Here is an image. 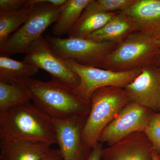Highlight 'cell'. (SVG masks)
Listing matches in <instances>:
<instances>
[{"label": "cell", "instance_id": "obj_1", "mask_svg": "<svg viewBox=\"0 0 160 160\" xmlns=\"http://www.w3.org/2000/svg\"><path fill=\"white\" fill-rule=\"evenodd\" d=\"M12 83L23 87L35 106L52 118L63 119L87 115L90 111V101L82 99L74 94L72 89L55 80L45 82L25 78Z\"/></svg>", "mask_w": 160, "mask_h": 160}, {"label": "cell", "instance_id": "obj_2", "mask_svg": "<svg viewBox=\"0 0 160 160\" xmlns=\"http://www.w3.org/2000/svg\"><path fill=\"white\" fill-rule=\"evenodd\" d=\"M57 144L52 118L30 102L0 113V141Z\"/></svg>", "mask_w": 160, "mask_h": 160}, {"label": "cell", "instance_id": "obj_3", "mask_svg": "<svg viewBox=\"0 0 160 160\" xmlns=\"http://www.w3.org/2000/svg\"><path fill=\"white\" fill-rule=\"evenodd\" d=\"M160 66V47L157 41L138 31L106 57L102 69L127 72Z\"/></svg>", "mask_w": 160, "mask_h": 160}, {"label": "cell", "instance_id": "obj_4", "mask_svg": "<svg viewBox=\"0 0 160 160\" xmlns=\"http://www.w3.org/2000/svg\"><path fill=\"white\" fill-rule=\"evenodd\" d=\"M91 107L82 132L83 142L92 148L100 134L129 102L124 88L107 86L97 89L90 98Z\"/></svg>", "mask_w": 160, "mask_h": 160}, {"label": "cell", "instance_id": "obj_5", "mask_svg": "<svg viewBox=\"0 0 160 160\" xmlns=\"http://www.w3.org/2000/svg\"><path fill=\"white\" fill-rule=\"evenodd\" d=\"M30 15L26 22L10 36L2 46V55L9 56L27 53L30 46L42 36L51 24L57 22L61 7L53 6L48 0H29Z\"/></svg>", "mask_w": 160, "mask_h": 160}, {"label": "cell", "instance_id": "obj_6", "mask_svg": "<svg viewBox=\"0 0 160 160\" xmlns=\"http://www.w3.org/2000/svg\"><path fill=\"white\" fill-rule=\"evenodd\" d=\"M46 39L50 47L63 59H72L81 65L101 69L106 57L118 45L87 38H62L50 35H47Z\"/></svg>", "mask_w": 160, "mask_h": 160}, {"label": "cell", "instance_id": "obj_7", "mask_svg": "<svg viewBox=\"0 0 160 160\" xmlns=\"http://www.w3.org/2000/svg\"><path fill=\"white\" fill-rule=\"evenodd\" d=\"M68 67L79 78L78 87L72 89L74 94L83 100L89 101L97 89L107 86L124 88L142 72L138 69L127 72H115L104 69L84 66L72 59H65Z\"/></svg>", "mask_w": 160, "mask_h": 160}, {"label": "cell", "instance_id": "obj_8", "mask_svg": "<svg viewBox=\"0 0 160 160\" xmlns=\"http://www.w3.org/2000/svg\"><path fill=\"white\" fill-rule=\"evenodd\" d=\"M23 62L45 70L52 79L72 89L79 85V78L50 47L42 35L29 47Z\"/></svg>", "mask_w": 160, "mask_h": 160}, {"label": "cell", "instance_id": "obj_9", "mask_svg": "<svg viewBox=\"0 0 160 160\" xmlns=\"http://www.w3.org/2000/svg\"><path fill=\"white\" fill-rule=\"evenodd\" d=\"M154 112L129 102L100 134L98 142L112 146L129 135L144 131Z\"/></svg>", "mask_w": 160, "mask_h": 160}, {"label": "cell", "instance_id": "obj_10", "mask_svg": "<svg viewBox=\"0 0 160 160\" xmlns=\"http://www.w3.org/2000/svg\"><path fill=\"white\" fill-rule=\"evenodd\" d=\"M87 115L63 119L52 118L57 144L64 160H87L92 148L85 145L82 132Z\"/></svg>", "mask_w": 160, "mask_h": 160}, {"label": "cell", "instance_id": "obj_11", "mask_svg": "<svg viewBox=\"0 0 160 160\" xmlns=\"http://www.w3.org/2000/svg\"><path fill=\"white\" fill-rule=\"evenodd\" d=\"M129 102L160 112V69L152 66L142 69L140 74L124 88Z\"/></svg>", "mask_w": 160, "mask_h": 160}, {"label": "cell", "instance_id": "obj_12", "mask_svg": "<svg viewBox=\"0 0 160 160\" xmlns=\"http://www.w3.org/2000/svg\"><path fill=\"white\" fill-rule=\"evenodd\" d=\"M152 144L143 131L136 132L103 148L102 160H152Z\"/></svg>", "mask_w": 160, "mask_h": 160}, {"label": "cell", "instance_id": "obj_13", "mask_svg": "<svg viewBox=\"0 0 160 160\" xmlns=\"http://www.w3.org/2000/svg\"><path fill=\"white\" fill-rule=\"evenodd\" d=\"M125 12L134 20L138 31L156 41L160 39V0H137Z\"/></svg>", "mask_w": 160, "mask_h": 160}, {"label": "cell", "instance_id": "obj_14", "mask_svg": "<svg viewBox=\"0 0 160 160\" xmlns=\"http://www.w3.org/2000/svg\"><path fill=\"white\" fill-rule=\"evenodd\" d=\"M52 145L29 140L0 141V160H40Z\"/></svg>", "mask_w": 160, "mask_h": 160}, {"label": "cell", "instance_id": "obj_15", "mask_svg": "<svg viewBox=\"0 0 160 160\" xmlns=\"http://www.w3.org/2000/svg\"><path fill=\"white\" fill-rule=\"evenodd\" d=\"M138 31L132 18L125 12H118L106 25L86 38L94 42H109L119 45Z\"/></svg>", "mask_w": 160, "mask_h": 160}, {"label": "cell", "instance_id": "obj_16", "mask_svg": "<svg viewBox=\"0 0 160 160\" xmlns=\"http://www.w3.org/2000/svg\"><path fill=\"white\" fill-rule=\"evenodd\" d=\"M117 12L108 13L84 10L68 32V38H86L106 25Z\"/></svg>", "mask_w": 160, "mask_h": 160}, {"label": "cell", "instance_id": "obj_17", "mask_svg": "<svg viewBox=\"0 0 160 160\" xmlns=\"http://www.w3.org/2000/svg\"><path fill=\"white\" fill-rule=\"evenodd\" d=\"M91 0H66L61 6L59 16L52 28L55 37L68 33Z\"/></svg>", "mask_w": 160, "mask_h": 160}, {"label": "cell", "instance_id": "obj_18", "mask_svg": "<svg viewBox=\"0 0 160 160\" xmlns=\"http://www.w3.org/2000/svg\"><path fill=\"white\" fill-rule=\"evenodd\" d=\"M37 67L6 56H0V82H13L16 80L30 78L38 72Z\"/></svg>", "mask_w": 160, "mask_h": 160}, {"label": "cell", "instance_id": "obj_19", "mask_svg": "<svg viewBox=\"0 0 160 160\" xmlns=\"http://www.w3.org/2000/svg\"><path fill=\"white\" fill-rule=\"evenodd\" d=\"M31 10V4L27 0L26 5L20 9L0 13V46L26 22Z\"/></svg>", "mask_w": 160, "mask_h": 160}, {"label": "cell", "instance_id": "obj_20", "mask_svg": "<svg viewBox=\"0 0 160 160\" xmlns=\"http://www.w3.org/2000/svg\"><path fill=\"white\" fill-rule=\"evenodd\" d=\"M30 101L27 92L20 85L0 82V113Z\"/></svg>", "mask_w": 160, "mask_h": 160}, {"label": "cell", "instance_id": "obj_21", "mask_svg": "<svg viewBox=\"0 0 160 160\" xmlns=\"http://www.w3.org/2000/svg\"><path fill=\"white\" fill-rule=\"evenodd\" d=\"M137 0H91L84 10L104 12H125Z\"/></svg>", "mask_w": 160, "mask_h": 160}, {"label": "cell", "instance_id": "obj_22", "mask_svg": "<svg viewBox=\"0 0 160 160\" xmlns=\"http://www.w3.org/2000/svg\"><path fill=\"white\" fill-rule=\"evenodd\" d=\"M154 150L160 155V112H154L144 130Z\"/></svg>", "mask_w": 160, "mask_h": 160}, {"label": "cell", "instance_id": "obj_23", "mask_svg": "<svg viewBox=\"0 0 160 160\" xmlns=\"http://www.w3.org/2000/svg\"><path fill=\"white\" fill-rule=\"evenodd\" d=\"M27 2V0H1L0 13L18 10L24 7Z\"/></svg>", "mask_w": 160, "mask_h": 160}, {"label": "cell", "instance_id": "obj_24", "mask_svg": "<svg viewBox=\"0 0 160 160\" xmlns=\"http://www.w3.org/2000/svg\"><path fill=\"white\" fill-rule=\"evenodd\" d=\"M103 144L98 142L92 147L91 153L87 160H102V152L103 149Z\"/></svg>", "mask_w": 160, "mask_h": 160}, {"label": "cell", "instance_id": "obj_25", "mask_svg": "<svg viewBox=\"0 0 160 160\" xmlns=\"http://www.w3.org/2000/svg\"><path fill=\"white\" fill-rule=\"evenodd\" d=\"M40 160H64L59 149H50L49 152Z\"/></svg>", "mask_w": 160, "mask_h": 160}, {"label": "cell", "instance_id": "obj_26", "mask_svg": "<svg viewBox=\"0 0 160 160\" xmlns=\"http://www.w3.org/2000/svg\"><path fill=\"white\" fill-rule=\"evenodd\" d=\"M48 2L53 6L60 7L66 2V0H48Z\"/></svg>", "mask_w": 160, "mask_h": 160}, {"label": "cell", "instance_id": "obj_27", "mask_svg": "<svg viewBox=\"0 0 160 160\" xmlns=\"http://www.w3.org/2000/svg\"><path fill=\"white\" fill-rule=\"evenodd\" d=\"M152 160H160L159 155L154 150L152 152Z\"/></svg>", "mask_w": 160, "mask_h": 160}, {"label": "cell", "instance_id": "obj_28", "mask_svg": "<svg viewBox=\"0 0 160 160\" xmlns=\"http://www.w3.org/2000/svg\"><path fill=\"white\" fill-rule=\"evenodd\" d=\"M157 42L158 45H159V46L160 47V39L157 41Z\"/></svg>", "mask_w": 160, "mask_h": 160}, {"label": "cell", "instance_id": "obj_29", "mask_svg": "<svg viewBox=\"0 0 160 160\" xmlns=\"http://www.w3.org/2000/svg\"><path fill=\"white\" fill-rule=\"evenodd\" d=\"M159 158H160V155H159Z\"/></svg>", "mask_w": 160, "mask_h": 160}, {"label": "cell", "instance_id": "obj_30", "mask_svg": "<svg viewBox=\"0 0 160 160\" xmlns=\"http://www.w3.org/2000/svg\"><path fill=\"white\" fill-rule=\"evenodd\" d=\"M159 68H160V66H159Z\"/></svg>", "mask_w": 160, "mask_h": 160}]
</instances>
